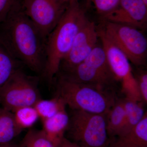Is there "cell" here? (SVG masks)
Masks as SVG:
<instances>
[{
  "mask_svg": "<svg viewBox=\"0 0 147 147\" xmlns=\"http://www.w3.org/2000/svg\"><path fill=\"white\" fill-rule=\"evenodd\" d=\"M19 63L0 43V89L19 69Z\"/></svg>",
  "mask_w": 147,
  "mask_h": 147,
  "instance_id": "cell-17",
  "label": "cell"
},
{
  "mask_svg": "<svg viewBox=\"0 0 147 147\" xmlns=\"http://www.w3.org/2000/svg\"><path fill=\"white\" fill-rule=\"evenodd\" d=\"M23 130L13 113L0 106V144L13 142Z\"/></svg>",
  "mask_w": 147,
  "mask_h": 147,
  "instance_id": "cell-15",
  "label": "cell"
},
{
  "mask_svg": "<svg viewBox=\"0 0 147 147\" xmlns=\"http://www.w3.org/2000/svg\"><path fill=\"white\" fill-rule=\"evenodd\" d=\"M79 1L69 3L60 20L46 38L43 77L52 83L62 61L71 49L76 35L89 21Z\"/></svg>",
  "mask_w": 147,
  "mask_h": 147,
  "instance_id": "cell-2",
  "label": "cell"
},
{
  "mask_svg": "<svg viewBox=\"0 0 147 147\" xmlns=\"http://www.w3.org/2000/svg\"><path fill=\"white\" fill-rule=\"evenodd\" d=\"M97 29L99 39L105 50L110 69L117 82L120 83L121 91L125 97L143 102L128 58L106 36L99 27Z\"/></svg>",
  "mask_w": 147,
  "mask_h": 147,
  "instance_id": "cell-6",
  "label": "cell"
},
{
  "mask_svg": "<svg viewBox=\"0 0 147 147\" xmlns=\"http://www.w3.org/2000/svg\"><path fill=\"white\" fill-rule=\"evenodd\" d=\"M108 147H147V115L126 134L110 139Z\"/></svg>",
  "mask_w": 147,
  "mask_h": 147,
  "instance_id": "cell-12",
  "label": "cell"
},
{
  "mask_svg": "<svg viewBox=\"0 0 147 147\" xmlns=\"http://www.w3.org/2000/svg\"><path fill=\"white\" fill-rule=\"evenodd\" d=\"M57 75L73 82L108 89L115 82L106 77L94 67L85 61L67 71L59 72Z\"/></svg>",
  "mask_w": 147,
  "mask_h": 147,
  "instance_id": "cell-11",
  "label": "cell"
},
{
  "mask_svg": "<svg viewBox=\"0 0 147 147\" xmlns=\"http://www.w3.org/2000/svg\"><path fill=\"white\" fill-rule=\"evenodd\" d=\"M98 39L97 27L89 20L76 35L71 49L61 62L59 72L67 71L84 61L97 45Z\"/></svg>",
  "mask_w": 147,
  "mask_h": 147,
  "instance_id": "cell-9",
  "label": "cell"
},
{
  "mask_svg": "<svg viewBox=\"0 0 147 147\" xmlns=\"http://www.w3.org/2000/svg\"><path fill=\"white\" fill-rule=\"evenodd\" d=\"M21 0H0V23L5 20L14 7Z\"/></svg>",
  "mask_w": 147,
  "mask_h": 147,
  "instance_id": "cell-23",
  "label": "cell"
},
{
  "mask_svg": "<svg viewBox=\"0 0 147 147\" xmlns=\"http://www.w3.org/2000/svg\"><path fill=\"white\" fill-rule=\"evenodd\" d=\"M45 38L24 12L22 0L0 23V43L19 62L42 73L45 62Z\"/></svg>",
  "mask_w": 147,
  "mask_h": 147,
  "instance_id": "cell-1",
  "label": "cell"
},
{
  "mask_svg": "<svg viewBox=\"0 0 147 147\" xmlns=\"http://www.w3.org/2000/svg\"><path fill=\"white\" fill-rule=\"evenodd\" d=\"M137 86L142 101L145 104L147 102V72L144 69H139L135 73L133 71Z\"/></svg>",
  "mask_w": 147,
  "mask_h": 147,
  "instance_id": "cell-22",
  "label": "cell"
},
{
  "mask_svg": "<svg viewBox=\"0 0 147 147\" xmlns=\"http://www.w3.org/2000/svg\"><path fill=\"white\" fill-rule=\"evenodd\" d=\"M125 117L122 100L117 99L106 114V128L110 139L117 137L120 134Z\"/></svg>",
  "mask_w": 147,
  "mask_h": 147,
  "instance_id": "cell-16",
  "label": "cell"
},
{
  "mask_svg": "<svg viewBox=\"0 0 147 147\" xmlns=\"http://www.w3.org/2000/svg\"><path fill=\"white\" fill-rule=\"evenodd\" d=\"M69 117L66 109L42 121V131L56 147H59L65 136Z\"/></svg>",
  "mask_w": 147,
  "mask_h": 147,
  "instance_id": "cell-13",
  "label": "cell"
},
{
  "mask_svg": "<svg viewBox=\"0 0 147 147\" xmlns=\"http://www.w3.org/2000/svg\"><path fill=\"white\" fill-rule=\"evenodd\" d=\"M89 1H92V0H89Z\"/></svg>",
  "mask_w": 147,
  "mask_h": 147,
  "instance_id": "cell-28",
  "label": "cell"
},
{
  "mask_svg": "<svg viewBox=\"0 0 147 147\" xmlns=\"http://www.w3.org/2000/svg\"><path fill=\"white\" fill-rule=\"evenodd\" d=\"M18 147H56L44 131L30 128Z\"/></svg>",
  "mask_w": 147,
  "mask_h": 147,
  "instance_id": "cell-19",
  "label": "cell"
},
{
  "mask_svg": "<svg viewBox=\"0 0 147 147\" xmlns=\"http://www.w3.org/2000/svg\"><path fill=\"white\" fill-rule=\"evenodd\" d=\"M34 106L39 118L43 120L51 117L60 111L65 110L66 105L61 98L56 96L50 99L45 100L41 98Z\"/></svg>",
  "mask_w": 147,
  "mask_h": 147,
  "instance_id": "cell-18",
  "label": "cell"
},
{
  "mask_svg": "<svg viewBox=\"0 0 147 147\" xmlns=\"http://www.w3.org/2000/svg\"><path fill=\"white\" fill-rule=\"evenodd\" d=\"M121 0H92L97 13L105 16L114 10L119 5Z\"/></svg>",
  "mask_w": 147,
  "mask_h": 147,
  "instance_id": "cell-21",
  "label": "cell"
},
{
  "mask_svg": "<svg viewBox=\"0 0 147 147\" xmlns=\"http://www.w3.org/2000/svg\"><path fill=\"white\" fill-rule=\"evenodd\" d=\"M13 113L16 122L23 130L30 128L39 118L34 106L18 108Z\"/></svg>",
  "mask_w": 147,
  "mask_h": 147,
  "instance_id": "cell-20",
  "label": "cell"
},
{
  "mask_svg": "<svg viewBox=\"0 0 147 147\" xmlns=\"http://www.w3.org/2000/svg\"><path fill=\"white\" fill-rule=\"evenodd\" d=\"M59 147H83L76 144L75 143L69 141L64 137Z\"/></svg>",
  "mask_w": 147,
  "mask_h": 147,
  "instance_id": "cell-24",
  "label": "cell"
},
{
  "mask_svg": "<svg viewBox=\"0 0 147 147\" xmlns=\"http://www.w3.org/2000/svg\"><path fill=\"white\" fill-rule=\"evenodd\" d=\"M125 113V121L120 134L123 135L131 131L141 121L145 113L142 101H136L125 97L122 99Z\"/></svg>",
  "mask_w": 147,
  "mask_h": 147,
  "instance_id": "cell-14",
  "label": "cell"
},
{
  "mask_svg": "<svg viewBox=\"0 0 147 147\" xmlns=\"http://www.w3.org/2000/svg\"><path fill=\"white\" fill-rule=\"evenodd\" d=\"M62 2L68 4L69 3L71 2L74 1H79V0H60Z\"/></svg>",
  "mask_w": 147,
  "mask_h": 147,
  "instance_id": "cell-26",
  "label": "cell"
},
{
  "mask_svg": "<svg viewBox=\"0 0 147 147\" xmlns=\"http://www.w3.org/2000/svg\"><path fill=\"white\" fill-rule=\"evenodd\" d=\"M99 27L106 36L126 55L130 63L137 67L145 65L147 39L143 31L125 24L102 21Z\"/></svg>",
  "mask_w": 147,
  "mask_h": 147,
  "instance_id": "cell-5",
  "label": "cell"
},
{
  "mask_svg": "<svg viewBox=\"0 0 147 147\" xmlns=\"http://www.w3.org/2000/svg\"><path fill=\"white\" fill-rule=\"evenodd\" d=\"M57 75V96L72 110L106 114L117 99L108 89L73 82Z\"/></svg>",
  "mask_w": 147,
  "mask_h": 147,
  "instance_id": "cell-3",
  "label": "cell"
},
{
  "mask_svg": "<svg viewBox=\"0 0 147 147\" xmlns=\"http://www.w3.org/2000/svg\"><path fill=\"white\" fill-rule=\"evenodd\" d=\"M144 3L145 5L147 6V0H142Z\"/></svg>",
  "mask_w": 147,
  "mask_h": 147,
  "instance_id": "cell-27",
  "label": "cell"
},
{
  "mask_svg": "<svg viewBox=\"0 0 147 147\" xmlns=\"http://www.w3.org/2000/svg\"><path fill=\"white\" fill-rule=\"evenodd\" d=\"M101 18L102 21L125 24L143 31L147 26V6L142 0H121L116 9Z\"/></svg>",
  "mask_w": 147,
  "mask_h": 147,
  "instance_id": "cell-10",
  "label": "cell"
},
{
  "mask_svg": "<svg viewBox=\"0 0 147 147\" xmlns=\"http://www.w3.org/2000/svg\"><path fill=\"white\" fill-rule=\"evenodd\" d=\"M40 98L34 81L20 69L0 89V106L12 113L22 107L34 106Z\"/></svg>",
  "mask_w": 147,
  "mask_h": 147,
  "instance_id": "cell-7",
  "label": "cell"
},
{
  "mask_svg": "<svg viewBox=\"0 0 147 147\" xmlns=\"http://www.w3.org/2000/svg\"><path fill=\"white\" fill-rule=\"evenodd\" d=\"M72 110L65 138L83 147H108L106 114Z\"/></svg>",
  "mask_w": 147,
  "mask_h": 147,
  "instance_id": "cell-4",
  "label": "cell"
},
{
  "mask_svg": "<svg viewBox=\"0 0 147 147\" xmlns=\"http://www.w3.org/2000/svg\"><path fill=\"white\" fill-rule=\"evenodd\" d=\"M0 147H18V145L12 142L6 144H0Z\"/></svg>",
  "mask_w": 147,
  "mask_h": 147,
  "instance_id": "cell-25",
  "label": "cell"
},
{
  "mask_svg": "<svg viewBox=\"0 0 147 147\" xmlns=\"http://www.w3.org/2000/svg\"><path fill=\"white\" fill-rule=\"evenodd\" d=\"M68 5L60 0H22L25 13L45 38L57 26Z\"/></svg>",
  "mask_w": 147,
  "mask_h": 147,
  "instance_id": "cell-8",
  "label": "cell"
}]
</instances>
